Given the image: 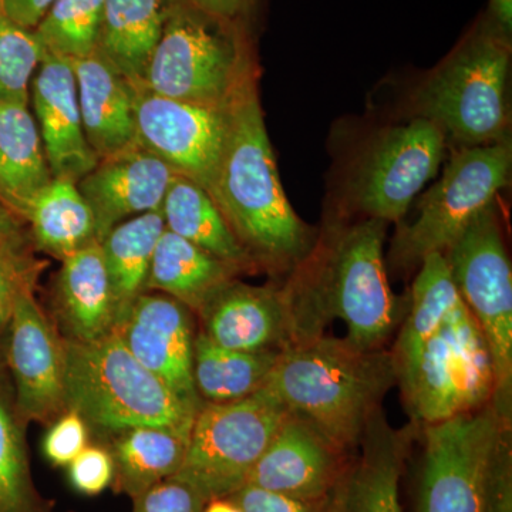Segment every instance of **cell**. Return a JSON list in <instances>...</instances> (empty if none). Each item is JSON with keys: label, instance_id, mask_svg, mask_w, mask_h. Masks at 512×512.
<instances>
[{"label": "cell", "instance_id": "9c48e42d", "mask_svg": "<svg viewBox=\"0 0 512 512\" xmlns=\"http://www.w3.org/2000/svg\"><path fill=\"white\" fill-rule=\"evenodd\" d=\"M384 235L386 222L377 218L350 227L336 241L315 289L303 291L320 318L329 313L345 322L346 340L360 350L382 348L399 320L384 266Z\"/></svg>", "mask_w": 512, "mask_h": 512}, {"label": "cell", "instance_id": "d6a6232c", "mask_svg": "<svg viewBox=\"0 0 512 512\" xmlns=\"http://www.w3.org/2000/svg\"><path fill=\"white\" fill-rule=\"evenodd\" d=\"M104 0H55L35 29L49 55L83 59L97 52Z\"/></svg>", "mask_w": 512, "mask_h": 512}, {"label": "cell", "instance_id": "f546056e", "mask_svg": "<svg viewBox=\"0 0 512 512\" xmlns=\"http://www.w3.org/2000/svg\"><path fill=\"white\" fill-rule=\"evenodd\" d=\"M28 423L19 416L12 379L0 356V512H53L33 480Z\"/></svg>", "mask_w": 512, "mask_h": 512}, {"label": "cell", "instance_id": "1f68e13d", "mask_svg": "<svg viewBox=\"0 0 512 512\" xmlns=\"http://www.w3.org/2000/svg\"><path fill=\"white\" fill-rule=\"evenodd\" d=\"M164 229L161 210L151 211L121 222L101 239L117 318L144 292L151 259Z\"/></svg>", "mask_w": 512, "mask_h": 512}, {"label": "cell", "instance_id": "7bdbcfd3", "mask_svg": "<svg viewBox=\"0 0 512 512\" xmlns=\"http://www.w3.org/2000/svg\"><path fill=\"white\" fill-rule=\"evenodd\" d=\"M485 22L503 39L512 40V0H488Z\"/></svg>", "mask_w": 512, "mask_h": 512}, {"label": "cell", "instance_id": "74e56055", "mask_svg": "<svg viewBox=\"0 0 512 512\" xmlns=\"http://www.w3.org/2000/svg\"><path fill=\"white\" fill-rule=\"evenodd\" d=\"M133 501V512H202L205 498L197 490L178 480L161 481Z\"/></svg>", "mask_w": 512, "mask_h": 512}, {"label": "cell", "instance_id": "8fae6325", "mask_svg": "<svg viewBox=\"0 0 512 512\" xmlns=\"http://www.w3.org/2000/svg\"><path fill=\"white\" fill-rule=\"evenodd\" d=\"M511 426L491 404L424 426L416 512H484L488 468Z\"/></svg>", "mask_w": 512, "mask_h": 512}, {"label": "cell", "instance_id": "836d02e7", "mask_svg": "<svg viewBox=\"0 0 512 512\" xmlns=\"http://www.w3.org/2000/svg\"><path fill=\"white\" fill-rule=\"evenodd\" d=\"M45 49L33 30L0 13V104L28 106L30 84Z\"/></svg>", "mask_w": 512, "mask_h": 512}, {"label": "cell", "instance_id": "3957f363", "mask_svg": "<svg viewBox=\"0 0 512 512\" xmlns=\"http://www.w3.org/2000/svg\"><path fill=\"white\" fill-rule=\"evenodd\" d=\"M66 350L67 409L86 421L94 441L131 427H163L190 436L198 410L141 365L116 332Z\"/></svg>", "mask_w": 512, "mask_h": 512}, {"label": "cell", "instance_id": "f1b7e54d", "mask_svg": "<svg viewBox=\"0 0 512 512\" xmlns=\"http://www.w3.org/2000/svg\"><path fill=\"white\" fill-rule=\"evenodd\" d=\"M23 221L35 249L63 261L96 239V222L77 184L53 178L30 202Z\"/></svg>", "mask_w": 512, "mask_h": 512}, {"label": "cell", "instance_id": "277c9868", "mask_svg": "<svg viewBox=\"0 0 512 512\" xmlns=\"http://www.w3.org/2000/svg\"><path fill=\"white\" fill-rule=\"evenodd\" d=\"M254 67L245 26L168 0L163 33L138 86L185 103L225 107Z\"/></svg>", "mask_w": 512, "mask_h": 512}, {"label": "cell", "instance_id": "52a82bcc", "mask_svg": "<svg viewBox=\"0 0 512 512\" xmlns=\"http://www.w3.org/2000/svg\"><path fill=\"white\" fill-rule=\"evenodd\" d=\"M416 423H439L491 403L490 350L466 303H458L419 355L397 375Z\"/></svg>", "mask_w": 512, "mask_h": 512}, {"label": "cell", "instance_id": "7c38bea8", "mask_svg": "<svg viewBox=\"0 0 512 512\" xmlns=\"http://www.w3.org/2000/svg\"><path fill=\"white\" fill-rule=\"evenodd\" d=\"M444 148L443 131L421 117L387 130L366 151L357 170L352 184L356 207L369 218L402 220L439 170Z\"/></svg>", "mask_w": 512, "mask_h": 512}, {"label": "cell", "instance_id": "44dd1931", "mask_svg": "<svg viewBox=\"0 0 512 512\" xmlns=\"http://www.w3.org/2000/svg\"><path fill=\"white\" fill-rule=\"evenodd\" d=\"M56 328L70 342H94L114 332L116 301L97 239L62 261L55 289Z\"/></svg>", "mask_w": 512, "mask_h": 512}, {"label": "cell", "instance_id": "484cf974", "mask_svg": "<svg viewBox=\"0 0 512 512\" xmlns=\"http://www.w3.org/2000/svg\"><path fill=\"white\" fill-rule=\"evenodd\" d=\"M167 6L168 0H104L97 53L131 86L143 82Z\"/></svg>", "mask_w": 512, "mask_h": 512}, {"label": "cell", "instance_id": "d590c367", "mask_svg": "<svg viewBox=\"0 0 512 512\" xmlns=\"http://www.w3.org/2000/svg\"><path fill=\"white\" fill-rule=\"evenodd\" d=\"M90 443L86 421L74 410H67L49 424L42 441L43 456L53 467L66 468Z\"/></svg>", "mask_w": 512, "mask_h": 512}, {"label": "cell", "instance_id": "f35d334b", "mask_svg": "<svg viewBox=\"0 0 512 512\" xmlns=\"http://www.w3.org/2000/svg\"><path fill=\"white\" fill-rule=\"evenodd\" d=\"M484 512H512L511 429L503 430L491 457Z\"/></svg>", "mask_w": 512, "mask_h": 512}, {"label": "cell", "instance_id": "8d00e7d4", "mask_svg": "<svg viewBox=\"0 0 512 512\" xmlns=\"http://www.w3.org/2000/svg\"><path fill=\"white\" fill-rule=\"evenodd\" d=\"M66 468L70 487L86 497H96L113 484V460L103 444L90 443Z\"/></svg>", "mask_w": 512, "mask_h": 512}, {"label": "cell", "instance_id": "603a6c76", "mask_svg": "<svg viewBox=\"0 0 512 512\" xmlns=\"http://www.w3.org/2000/svg\"><path fill=\"white\" fill-rule=\"evenodd\" d=\"M188 437L163 427H131L93 443L103 444L113 460L111 490L134 500L161 481L177 476L187 453Z\"/></svg>", "mask_w": 512, "mask_h": 512}, {"label": "cell", "instance_id": "e0dca14e", "mask_svg": "<svg viewBox=\"0 0 512 512\" xmlns=\"http://www.w3.org/2000/svg\"><path fill=\"white\" fill-rule=\"evenodd\" d=\"M352 458L308 421L288 412L247 484L299 500L329 501Z\"/></svg>", "mask_w": 512, "mask_h": 512}, {"label": "cell", "instance_id": "5b68a950", "mask_svg": "<svg viewBox=\"0 0 512 512\" xmlns=\"http://www.w3.org/2000/svg\"><path fill=\"white\" fill-rule=\"evenodd\" d=\"M510 60L511 43L478 20L420 87L414 100L419 117L466 147L505 140Z\"/></svg>", "mask_w": 512, "mask_h": 512}, {"label": "cell", "instance_id": "83f0119b", "mask_svg": "<svg viewBox=\"0 0 512 512\" xmlns=\"http://www.w3.org/2000/svg\"><path fill=\"white\" fill-rule=\"evenodd\" d=\"M282 350L241 352L222 348L197 332L192 377L202 403H232L261 390Z\"/></svg>", "mask_w": 512, "mask_h": 512}, {"label": "cell", "instance_id": "ee69618b", "mask_svg": "<svg viewBox=\"0 0 512 512\" xmlns=\"http://www.w3.org/2000/svg\"><path fill=\"white\" fill-rule=\"evenodd\" d=\"M23 231V222L0 202V242Z\"/></svg>", "mask_w": 512, "mask_h": 512}, {"label": "cell", "instance_id": "4dcf8cb0", "mask_svg": "<svg viewBox=\"0 0 512 512\" xmlns=\"http://www.w3.org/2000/svg\"><path fill=\"white\" fill-rule=\"evenodd\" d=\"M461 301L444 255H427L421 261L409 313L392 353L396 375L416 359L427 339L439 330Z\"/></svg>", "mask_w": 512, "mask_h": 512}, {"label": "cell", "instance_id": "f6af8a7d", "mask_svg": "<svg viewBox=\"0 0 512 512\" xmlns=\"http://www.w3.org/2000/svg\"><path fill=\"white\" fill-rule=\"evenodd\" d=\"M202 512H242L237 504L232 503L229 498H217V500L208 501Z\"/></svg>", "mask_w": 512, "mask_h": 512}, {"label": "cell", "instance_id": "7402d4cb", "mask_svg": "<svg viewBox=\"0 0 512 512\" xmlns=\"http://www.w3.org/2000/svg\"><path fill=\"white\" fill-rule=\"evenodd\" d=\"M70 63L84 134L99 160L138 146L133 86L97 52Z\"/></svg>", "mask_w": 512, "mask_h": 512}, {"label": "cell", "instance_id": "7a4b0ae2", "mask_svg": "<svg viewBox=\"0 0 512 512\" xmlns=\"http://www.w3.org/2000/svg\"><path fill=\"white\" fill-rule=\"evenodd\" d=\"M394 382L392 353L318 335L282 350L265 387L350 456Z\"/></svg>", "mask_w": 512, "mask_h": 512}, {"label": "cell", "instance_id": "2e32d148", "mask_svg": "<svg viewBox=\"0 0 512 512\" xmlns=\"http://www.w3.org/2000/svg\"><path fill=\"white\" fill-rule=\"evenodd\" d=\"M190 308L158 292H143L117 318L114 332L138 362L181 400L200 410L194 386L195 322Z\"/></svg>", "mask_w": 512, "mask_h": 512}, {"label": "cell", "instance_id": "ba28073f", "mask_svg": "<svg viewBox=\"0 0 512 512\" xmlns=\"http://www.w3.org/2000/svg\"><path fill=\"white\" fill-rule=\"evenodd\" d=\"M288 410L266 387L232 403H202L188 437L178 480L205 501L227 498L247 485Z\"/></svg>", "mask_w": 512, "mask_h": 512}, {"label": "cell", "instance_id": "d6986e66", "mask_svg": "<svg viewBox=\"0 0 512 512\" xmlns=\"http://www.w3.org/2000/svg\"><path fill=\"white\" fill-rule=\"evenodd\" d=\"M173 171L146 148L136 146L103 158L77 183L101 241L121 222L161 210Z\"/></svg>", "mask_w": 512, "mask_h": 512}, {"label": "cell", "instance_id": "b9f144b4", "mask_svg": "<svg viewBox=\"0 0 512 512\" xmlns=\"http://www.w3.org/2000/svg\"><path fill=\"white\" fill-rule=\"evenodd\" d=\"M198 8L218 18L247 26L249 16L254 13L258 0H191Z\"/></svg>", "mask_w": 512, "mask_h": 512}, {"label": "cell", "instance_id": "681fc988", "mask_svg": "<svg viewBox=\"0 0 512 512\" xmlns=\"http://www.w3.org/2000/svg\"><path fill=\"white\" fill-rule=\"evenodd\" d=\"M70 512H73V511H70Z\"/></svg>", "mask_w": 512, "mask_h": 512}, {"label": "cell", "instance_id": "c3c4849f", "mask_svg": "<svg viewBox=\"0 0 512 512\" xmlns=\"http://www.w3.org/2000/svg\"><path fill=\"white\" fill-rule=\"evenodd\" d=\"M3 0H0V13H2Z\"/></svg>", "mask_w": 512, "mask_h": 512}, {"label": "cell", "instance_id": "7dc6e473", "mask_svg": "<svg viewBox=\"0 0 512 512\" xmlns=\"http://www.w3.org/2000/svg\"><path fill=\"white\" fill-rule=\"evenodd\" d=\"M332 512H339L338 507H336L335 503H333V498H332Z\"/></svg>", "mask_w": 512, "mask_h": 512}, {"label": "cell", "instance_id": "9a60e30c", "mask_svg": "<svg viewBox=\"0 0 512 512\" xmlns=\"http://www.w3.org/2000/svg\"><path fill=\"white\" fill-rule=\"evenodd\" d=\"M195 316L200 332L225 349L284 350L305 340L298 302L288 288L248 285L235 278L212 293Z\"/></svg>", "mask_w": 512, "mask_h": 512}, {"label": "cell", "instance_id": "30bf717a", "mask_svg": "<svg viewBox=\"0 0 512 512\" xmlns=\"http://www.w3.org/2000/svg\"><path fill=\"white\" fill-rule=\"evenodd\" d=\"M511 164L510 138L457 151L421 198L417 220L397 231L392 261L406 268L421 264L427 255L444 254L508 184Z\"/></svg>", "mask_w": 512, "mask_h": 512}, {"label": "cell", "instance_id": "60d3db41", "mask_svg": "<svg viewBox=\"0 0 512 512\" xmlns=\"http://www.w3.org/2000/svg\"><path fill=\"white\" fill-rule=\"evenodd\" d=\"M53 3L55 0H3L2 12L16 25L35 32Z\"/></svg>", "mask_w": 512, "mask_h": 512}, {"label": "cell", "instance_id": "6da1fadb", "mask_svg": "<svg viewBox=\"0 0 512 512\" xmlns=\"http://www.w3.org/2000/svg\"><path fill=\"white\" fill-rule=\"evenodd\" d=\"M228 127L212 200L255 265L289 269L313 249L311 228L286 198L256 92L254 67L227 104Z\"/></svg>", "mask_w": 512, "mask_h": 512}, {"label": "cell", "instance_id": "ac0fdd59", "mask_svg": "<svg viewBox=\"0 0 512 512\" xmlns=\"http://www.w3.org/2000/svg\"><path fill=\"white\" fill-rule=\"evenodd\" d=\"M30 92L53 178L79 183L100 160L84 134L72 63L45 52Z\"/></svg>", "mask_w": 512, "mask_h": 512}, {"label": "cell", "instance_id": "5bb4252c", "mask_svg": "<svg viewBox=\"0 0 512 512\" xmlns=\"http://www.w3.org/2000/svg\"><path fill=\"white\" fill-rule=\"evenodd\" d=\"M36 286L20 293L3 336L16 407L25 423L52 424L67 412L66 350L55 323L37 302Z\"/></svg>", "mask_w": 512, "mask_h": 512}, {"label": "cell", "instance_id": "ab89813d", "mask_svg": "<svg viewBox=\"0 0 512 512\" xmlns=\"http://www.w3.org/2000/svg\"><path fill=\"white\" fill-rule=\"evenodd\" d=\"M227 498L242 512H332V500H299L251 484L244 485Z\"/></svg>", "mask_w": 512, "mask_h": 512}, {"label": "cell", "instance_id": "ffe728a7", "mask_svg": "<svg viewBox=\"0 0 512 512\" xmlns=\"http://www.w3.org/2000/svg\"><path fill=\"white\" fill-rule=\"evenodd\" d=\"M412 429H393L382 407L373 413L360 440L359 456L333 494L339 512H403L400 480L412 443Z\"/></svg>", "mask_w": 512, "mask_h": 512}, {"label": "cell", "instance_id": "8992f818", "mask_svg": "<svg viewBox=\"0 0 512 512\" xmlns=\"http://www.w3.org/2000/svg\"><path fill=\"white\" fill-rule=\"evenodd\" d=\"M454 284L483 332L494 370L491 406L512 420V271L495 202L444 252Z\"/></svg>", "mask_w": 512, "mask_h": 512}, {"label": "cell", "instance_id": "d4e9b609", "mask_svg": "<svg viewBox=\"0 0 512 512\" xmlns=\"http://www.w3.org/2000/svg\"><path fill=\"white\" fill-rule=\"evenodd\" d=\"M161 214L168 231L234 266L241 274L255 268V262L235 237L220 208L201 185L174 174Z\"/></svg>", "mask_w": 512, "mask_h": 512}, {"label": "cell", "instance_id": "cb8c5ba5", "mask_svg": "<svg viewBox=\"0 0 512 512\" xmlns=\"http://www.w3.org/2000/svg\"><path fill=\"white\" fill-rule=\"evenodd\" d=\"M53 181L35 117L28 106L0 104V202L20 221Z\"/></svg>", "mask_w": 512, "mask_h": 512}, {"label": "cell", "instance_id": "e575fe53", "mask_svg": "<svg viewBox=\"0 0 512 512\" xmlns=\"http://www.w3.org/2000/svg\"><path fill=\"white\" fill-rule=\"evenodd\" d=\"M33 248L32 239L23 231L0 242V338L8 329L20 293L36 286L45 268Z\"/></svg>", "mask_w": 512, "mask_h": 512}, {"label": "cell", "instance_id": "bcb514c9", "mask_svg": "<svg viewBox=\"0 0 512 512\" xmlns=\"http://www.w3.org/2000/svg\"><path fill=\"white\" fill-rule=\"evenodd\" d=\"M5 336V335H3ZM3 336L0 338V356H2V349H3Z\"/></svg>", "mask_w": 512, "mask_h": 512}, {"label": "cell", "instance_id": "4316f807", "mask_svg": "<svg viewBox=\"0 0 512 512\" xmlns=\"http://www.w3.org/2000/svg\"><path fill=\"white\" fill-rule=\"evenodd\" d=\"M241 272L204 249L164 229L148 269L144 292H158L197 313L221 286Z\"/></svg>", "mask_w": 512, "mask_h": 512}, {"label": "cell", "instance_id": "4fadbf2b", "mask_svg": "<svg viewBox=\"0 0 512 512\" xmlns=\"http://www.w3.org/2000/svg\"><path fill=\"white\" fill-rule=\"evenodd\" d=\"M133 90L138 146L211 195L227 137V106L185 103L141 86Z\"/></svg>", "mask_w": 512, "mask_h": 512}]
</instances>
